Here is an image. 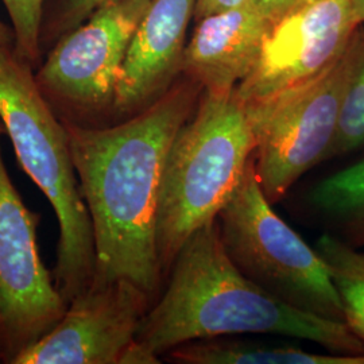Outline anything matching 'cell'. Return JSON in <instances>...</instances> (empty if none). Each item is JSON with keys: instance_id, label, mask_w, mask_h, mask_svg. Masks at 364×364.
<instances>
[{"instance_id": "obj_13", "label": "cell", "mask_w": 364, "mask_h": 364, "mask_svg": "<svg viewBox=\"0 0 364 364\" xmlns=\"http://www.w3.org/2000/svg\"><path fill=\"white\" fill-rule=\"evenodd\" d=\"M169 355L183 364H364V355L320 353L220 338L185 343Z\"/></svg>"}, {"instance_id": "obj_4", "label": "cell", "mask_w": 364, "mask_h": 364, "mask_svg": "<svg viewBox=\"0 0 364 364\" xmlns=\"http://www.w3.org/2000/svg\"><path fill=\"white\" fill-rule=\"evenodd\" d=\"M257 138L235 91H203L193 115L178 131L166 158L156 216L162 275L188 239L220 209L242 181Z\"/></svg>"}, {"instance_id": "obj_3", "label": "cell", "mask_w": 364, "mask_h": 364, "mask_svg": "<svg viewBox=\"0 0 364 364\" xmlns=\"http://www.w3.org/2000/svg\"><path fill=\"white\" fill-rule=\"evenodd\" d=\"M0 124L22 169L55 212L60 239L53 278L68 305L93 281L91 216L80 191L65 123L14 46H0Z\"/></svg>"}, {"instance_id": "obj_21", "label": "cell", "mask_w": 364, "mask_h": 364, "mask_svg": "<svg viewBox=\"0 0 364 364\" xmlns=\"http://www.w3.org/2000/svg\"><path fill=\"white\" fill-rule=\"evenodd\" d=\"M14 45H15V36H14L13 28L0 22V46H14Z\"/></svg>"}, {"instance_id": "obj_1", "label": "cell", "mask_w": 364, "mask_h": 364, "mask_svg": "<svg viewBox=\"0 0 364 364\" xmlns=\"http://www.w3.org/2000/svg\"><path fill=\"white\" fill-rule=\"evenodd\" d=\"M203 88L182 75L126 120L82 126L64 120L95 237L92 284L130 281L153 299L162 281L156 247L161 182L170 146L193 115Z\"/></svg>"}, {"instance_id": "obj_16", "label": "cell", "mask_w": 364, "mask_h": 364, "mask_svg": "<svg viewBox=\"0 0 364 364\" xmlns=\"http://www.w3.org/2000/svg\"><path fill=\"white\" fill-rule=\"evenodd\" d=\"M363 146L364 50L346 93L338 117V130L331 147L326 151L324 161L351 154Z\"/></svg>"}, {"instance_id": "obj_11", "label": "cell", "mask_w": 364, "mask_h": 364, "mask_svg": "<svg viewBox=\"0 0 364 364\" xmlns=\"http://www.w3.org/2000/svg\"><path fill=\"white\" fill-rule=\"evenodd\" d=\"M197 0H151L131 39L112 112L130 117L158 100L182 76L186 34Z\"/></svg>"}, {"instance_id": "obj_5", "label": "cell", "mask_w": 364, "mask_h": 364, "mask_svg": "<svg viewBox=\"0 0 364 364\" xmlns=\"http://www.w3.org/2000/svg\"><path fill=\"white\" fill-rule=\"evenodd\" d=\"M221 242L236 267L277 299L344 323L326 263L273 208L255 168V154L218 215Z\"/></svg>"}, {"instance_id": "obj_9", "label": "cell", "mask_w": 364, "mask_h": 364, "mask_svg": "<svg viewBox=\"0 0 364 364\" xmlns=\"http://www.w3.org/2000/svg\"><path fill=\"white\" fill-rule=\"evenodd\" d=\"M362 26L351 0H311L273 23L247 77L235 90L243 105L289 91L321 73Z\"/></svg>"}, {"instance_id": "obj_20", "label": "cell", "mask_w": 364, "mask_h": 364, "mask_svg": "<svg viewBox=\"0 0 364 364\" xmlns=\"http://www.w3.org/2000/svg\"><path fill=\"white\" fill-rule=\"evenodd\" d=\"M248 0H197L196 1L195 21L209 14L219 13L246 4Z\"/></svg>"}, {"instance_id": "obj_18", "label": "cell", "mask_w": 364, "mask_h": 364, "mask_svg": "<svg viewBox=\"0 0 364 364\" xmlns=\"http://www.w3.org/2000/svg\"><path fill=\"white\" fill-rule=\"evenodd\" d=\"M105 1L108 0H45L41 22L42 54L80 26Z\"/></svg>"}, {"instance_id": "obj_12", "label": "cell", "mask_w": 364, "mask_h": 364, "mask_svg": "<svg viewBox=\"0 0 364 364\" xmlns=\"http://www.w3.org/2000/svg\"><path fill=\"white\" fill-rule=\"evenodd\" d=\"M196 22L186 43L182 75L204 92L232 93L255 65L272 22L250 1Z\"/></svg>"}, {"instance_id": "obj_19", "label": "cell", "mask_w": 364, "mask_h": 364, "mask_svg": "<svg viewBox=\"0 0 364 364\" xmlns=\"http://www.w3.org/2000/svg\"><path fill=\"white\" fill-rule=\"evenodd\" d=\"M272 23L311 0H248Z\"/></svg>"}, {"instance_id": "obj_2", "label": "cell", "mask_w": 364, "mask_h": 364, "mask_svg": "<svg viewBox=\"0 0 364 364\" xmlns=\"http://www.w3.org/2000/svg\"><path fill=\"white\" fill-rule=\"evenodd\" d=\"M162 297L144 314L135 344L154 362L185 343L247 333L302 338L326 352L364 355V343L344 323L277 299L242 273L209 221L180 250Z\"/></svg>"}, {"instance_id": "obj_8", "label": "cell", "mask_w": 364, "mask_h": 364, "mask_svg": "<svg viewBox=\"0 0 364 364\" xmlns=\"http://www.w3.org/2000/svg\"><path fill=\"white\" fill-rule=\"evenodd\" d=\"M38 223L14 186L0 147V363L13 364L68 306L39 254Z\"/></svg>"}, {"instance_id": "obj_14", "label": "cell", "mask_w": 364, "mask_h": 364, "mask_svg": "<svg viewBox=\"0 0 364 364\" xmlns=\"http://www.w3.org/2000/svg\"><path fill=\"white\" fill-rule=\"evenodd\" d=\"M308 201L336 235L364 247V158L314 185Z\"/></svg>"}, {"instance_id": "obj_10", "label": "cell", "mask_w": 364, "mask_h": 364, "mask_svg": "<svg viewBox=\"0 0 364 364\" xmlns=\"http://www.w3.org/2000/svg\"><path fill=\"white\" fill-rule=\"evenodd\" d=\"M151 301L130 281L91 284L13 364H122Z\"/></svg>"}, {"instance_id": "obj_7", "label": "cell", "mask_w": 364, "mask_h": 364, "mask_svg": "<svg viewBox=\"0 0 364 364\" xmlns=\"http://www.w3.org/2000/svg\"><path fill=\"white\" fill-rule=\"evenodd\" d=\"M150 3L108 0L49 50L34 75L61 119L92 126L112 112L131 39Z\"/></svg>"}, {"instance_id": "obj_15", "label": "cell", "mask_w": 364, "mask_h": 364, "mask_svg": "<svg viewBox=\"0 0 364 364\" xmlns=\"http://www.w3.org/2000/svg\"><path fill=\"white\" fill-rule=\"evenodd\" d=\"M316 250L338 290L346 324L364 343V252L332 232L318 237Z\"/></svg>"}, {"instance_id": "obj_22", "label": "cell", "mask_w": 364, "mask_h": 364, "mask_svg": "<svg viewBox=\"0 0 364 364\" xmlns=\"http://www.w3.org/2000/svg\"><path fill=\"white\" fill-rule=\"evenodd\" d=\"M353 14L360 25H364V0H351Z\"/></svg>"}, {"instance_id": "obj_6", "label": "cell", "mask_w": 364, "mask_h": 364, "mask_svg": "<svg viewBox=\"0 0 364 364\" xmlns=\"http://www.w3.org/2000/svg\"><path fill=\"white\" fill-rule=\"evenodd\" d=\"M363 50L362 25L346 50L321 73L273 97L245 105L257 138V174L273 204L304 173L324 162Z\"/></svg>"}, {"instance_id": "obj_17", "label": "cell", "mask_w": 364, "mask_h": 364, "mask_svg": "<svg viewBox=\"0 0 364 364\" xmlns=\"http://www.w3.org/2000/svg\"><path fill=\"white\" fill-rule=\"evenodd\" d=\"M11 19L15 53L34 69L41 64V22L45 0H1Z\"/></svg>"}]
</instances>
